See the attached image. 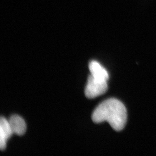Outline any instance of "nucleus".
I'll use <instances>...</instances> for the list:
<instances>
[{
    "instance_id": "f257e3e1",
    "label": "nucleus",
    "mask_w": 156,
    "mask_h": 156,
    "mask_svg": "<svg viewBox=\"0 0 156 156\" xmlns=\"http://www.w3.org/2000/svg\"><path fill=\"white\" fill-rule=\"evenodd\" d=\"M91 118L96 123L107 121L113 129L121 131L126 123V109L123 104L117 99H108L96 108Z\"/></svg>"
},
{
    "instance_id": "f03ea898",
    "label": "nucleus",
    "mask_w": 156,
    "mask_h": 156,
    "mask_svg": "<svg viewBox=\"0 0 156 156\" xmlns=\"http://www.w3.org/2000/svg\"><path fill=\"white\" fill-rule=\"evenodd\" d=\"M107 90V81L97 80L90 75L87 79L84 93L88 99H94L104 94Z\"/></svg>"
},
{
    "instance_id": "7ed1b4c3",
    "label": "nucleus",
    "mask_w": 156,
    "mask_h": 156,
    "mask_svg": "<svg viewBox=\"0 0 156 156\" xmlns=\"http://www.w3.org/2000/svg\"><path fill=\"white\" fill-rule=\"evenodd\" d=\"M13 134L8 120L1 117L0 119V148L1 150L6 149L7 141Z\"/></svg>"
},
{
    "instance_id": "20e7f679",
    "label": "nucleus",
    "mask_w": 156,
    "mask_h": 156,
    "mask_svg": "<svg viewBox=\"0 0 156 156\" xmlns=\"http://www.w3.org/2000/svg\"><path fill=\"white\" fill-rule=\"evenodd\" d=\"M89 69L90 75L97 80L107 81L109 79L107 71L97 61H91L89 64Z\"/></svg>"
},
{
    "instance_id": "39448f33",
    "label": "nucleus",
    "mask_w": 156,
    "mask_h": 156,
    "mask_svg": "<svg viewBox=\"0 0 156 156\" xmlns=\"http://www.w3.org/2000/svg\"><path fill=\"white\" fill-rule=\"evenodd\" d=\"M9 124L13 134L21 136L27 130V125L23 119L18 115H13L9 120Z\"/></svg>"
}]
</instances>
